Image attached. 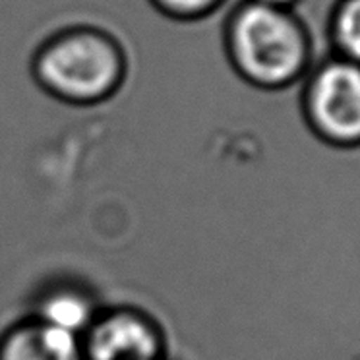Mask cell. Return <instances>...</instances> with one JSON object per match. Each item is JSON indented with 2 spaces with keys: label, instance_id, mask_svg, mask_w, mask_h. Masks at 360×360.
<instances>
[{
  "label": "cell",
  "instance_id": "cell-1",
  "mask_svg": "<svg viewBox=\"0 0 360 360\" xmlns=\"http://www.w3.org/2000/svg\"><path fill=\"white\" fill-rule=\"evenodd\" d=\"M223 47L238 78L264 91H279L306 78L312 37L295 10L243 0L223 25Z\"/></svg>",
  "mask_w": 360,
  "mask_h": 360
},
{
  "label": "cell",
  "instance_id": "cell-2",
  "mask_svg": "<svg viewBox=\"0 0 360 360\" xmlns=\"http://www.w3.org/2000/svg\"><path fill=\"white\" fill-rule=\"evenodd\" d=\"M35 84L56 101L89 107L120 91L128 78V53L117 35L99 25H66L33 51Z\"/></svg>",
  "mask_w": 360,
  "mask_h": 360
},
{
  "label": "cell",
  "instance_id": "cell-3",
  "mask_svg": "<svg viewBox=\"0 0 360 360\" xmlns=\"http://www.w3.org/2000/svg\"><path fill=\"white\" fill-rule=\"evenodd\" d=\"M302 115L323 143L360 148V64L331 56L306 74Z\"/></svg>",
  "mask_w": 360,
  "mask_h": 360
},
{
  "label": "cell",
  "instance_id": "cell-4",
  "mask_svg": "<svg viewBox=\"0 0 360 360\" xmlns=\"http://www.w3.org/2000/svg\"><path fill=\"white\" fill-rule=\"evenodd\" d=\"M86 360H165V339L149 316L134 308L99 312L82 335Z\"/></svg>",
  "mask_w": 360,
  "mask_h": 360
},
{
  "label": "cell",
  "instance_id": "cell-5",
  "mask_svg": "<svg viewBox=\"0 0 360 360\" xmlns=\"http://www.w3.org/2000/svg\"><path fill=\"white\" fill-rule=\"evenodd\" d=\"M0 360H86L82 337L32 316L0 339Z\"/></svg>",
  "mask_w": 360,
  "mask_h": 360
},
{
  "label": "cell",
  "instance_id": "cell-6",
  "mask_svg": "<svg viewBox=\"0 0 360 360\" xmlns=\"http://www.w3.org/2000/svg\"><path fill=\"white\" fill-rule=\"evenodd\" d=\"M99 310L84 290L58 287L47 290L37 302L35 318L49 326L82 337L91 326Z\"/></svg>",
  "mask_w": 360,
  "mask_h": 360
},
{
  "label": "cell",
  "instance_id": "cell-7",
  "mask_svg": "<svg viewBox=\"0 0 360 360\" xmlns=\"http://www.w3.org/2000/svg\"><path fill=\"white\" fill-rule=\"evenodd\" d=\"M329 39L335 56L360 64V0H339L329 18Z\"/></svg>",
  "mask_w": 360,
  "mask_h": 360
},
{
  "label": "cell",
  "instance_id": "cell-8",
  "mask_svg": "<svg viewBox=\"0 0 360 360\" xmlns=\"http://www.w3.org/2000/svg\"><path fill=\"white\" fill-rule=\"evenodd\" d=\"M151 8L172 22L192 24L217 14L227 0H148Z\"/></svg>",
  "mask_w": 360,
  "mask_h": 360
},
{
  "label": "cell",
  "instance_id": "cell-9",
  "mask_svg": "<svg viewBox=\"0 0 360 360\" xmlns=\"http://www.w3.org/2000/svg\"><path fill=\"white\" fill-rule=\"evenodd\" d=\"M254 2H259V4H266V6H271V8H281V10H295L300 0H254Z\"/></svg>",
  "mask_w": 360,
  "mask_h": 360
}]
</instances>
